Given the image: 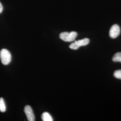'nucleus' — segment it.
I'll use <instances>...</instances> for the list:
<instances>
[{
  "instance_id": "f257e3e1",
  "label": "nucleus",
  "mask_w": 121,
  "mask_h": 121,
  "mask_svg": "<svg viewBox=\"0 0 121 121\" xmlns=\"http://www.w3.org/2000/svg\"><path fill=\"white\" fill-rule=\"evenodd\" d=\"M0 58L2 63L7 65L11 62V55L9 51L6 49H2L0 52Z\"/></svg>"
},
{
  "instance_id": "f03ea898",
  "label": "nucleus",
  "mask_w": 121,
  "mask_h": 121,
  "mask_svg": "<svg viewBox=\"0 0 121 121\" xmlns=\"http://www.w3.org/2000/svg\"><path fill=\"white\" fill-rule=\"evenodd\" d=\"M77 35V32L75 31H72L70 32H64L60 33V38L61 39L65 42H71L74 40Z\"/></svg>"
},
{
  "instance_id": "7ed1b4c3",
  "label": "nucleus",
  "mask_w": 121,
  "mask_h": 121,
  "mask_svg": "<svg viewBox=\"0 0 121 121\" xmlns=\"http://www.w3.org/2000/svg\"><path fill=\"white\" fill-rule=\"evenodd\" d=\"M90 40L88 38H85L78 41H75L69 46L70 48L73 50H77L80 47L84 46L89 43Z\"/></svg>"
},
{
  "instance_id": "20e7f679",
  "label": "nucleus",
  "mask_w": 121,
  "mask_h": 121,
  "mask_svg": "<svg viewBox=\"0 0 121 121\" xmlns=\"http://www.w3.org/2000/svg\"><path fill=\"white\" fill-rule=\"evenodd\" d=\"M120 28L117 24H114L112 26L109 30V36L112 38H117L120 34Z\"/></svg>"
},
{
  "instance_id": "39448f33",
  "label": "nucleus",
  "mask_w": 121,
  "mask_h": 121,
  "mask_svg": "<svg viewBox=\"0 0 121 121\" xmlns=\"http://www.w3.org/2000/svg\"><path fill=\"white\" fill-rule=\"evenodd\" d=\"M24 112L26 116L29 121H34L35 120V115L31 108L29 105H26L24 108Z\"/></svg>"
},
{
  "instance_id": "423d86ee",
  "label": "nucleus",
  "mask_w": 121,
  "mask_h": 121,
  "mask_svg": "<svg viewBox=\"0 0 121 121\" xmlns=\"http://www.w3.org/2000/svg\"><path fill=\"white\" fill-rule=\"evenodd\" d=\"M41 117L43 121H52L53 119L51 115L48 112H43L42 114Z\"/></svg>"
},
{
  "instance_id": "0eeeda50",
  "label": "nucleus",
  "mask_w": 121,
  "mask_h": 121,
  "mask_svg": "<svg viewBox=\"0 0 121 121\" xmlns=\"http://www.w3.org/2000/svg\"><path fill=\"white\" fill-rule=\"evenodd\" d=\"M6 111V106L4 103V100L3 98H0V111L1 112H4Z\"/></svg>"
},
{
  "instance_id": "6e6552de",
  "label": "nucleus",
  "mask_w": 121,
  "mask_h": 121,
  "mask_svg": "<svg viewBox=\"0 0 121 121\" xmlns=\"http://www.w3.org/2000/svg\"><path fill=\"white\" fill-rule=\"evenodd\" d=\"M112 60L114 62H121V52L116 53L112 57Z\"/></svg>"
},
{
  "instance_id": "1a4fd4ad",
  "label": "nucleus",
  "mask_w": 121,
  "mask_h": 121,
  "mask_svg": "<svg viewBox=\"0 0 121 121\" xmlns=\"http://www.w3.org/2000/svg\"><path fill=\"white\" fill-rule=\"evenodd\" d=\"M113 75L115 78L121 79V70H117L115 71Z\"/></svg>"
},
{
  "instance_id": "9d476101",
  "label": "nucleus",
  "mask_w": 121,
  "mask_h": 121,
  "mask_svg": "<svg viewBox=\"0 0 121 121\" xmlns=\"http://www.w3.org/2000/svg\"><path fill=\"white\" fill-rule=\"evenodd\" d=\"M3 10V6L2 5V4L0 2V13L2 12Z\"/></svg>"
}]
</instances>
